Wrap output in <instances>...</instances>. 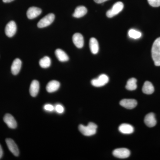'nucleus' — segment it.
<instances>
[{
    "mask_svg": "<svg viewBox=\"0 0 160 160\" xmlns=\"http://www.w3.org/2000/svg\"><path fill=\"white\" fill-rule=\"evenodd\" d=\"M152 57L156 66H160V37L158 38L152 45Z\"/></svg>",
    "mask_w": 160,
    "mask_h": 160,
    "instance_id": "nucleus-1",
    "label": "nucleus"
},
{
    "mask_svg": "<svg viewBox=\"0 0 160 160\" xmlns=\"http://www.w3.org/2000/svg\"><path fill=\"white\" fill-rule=\"evenodd\" d=\"M98 126L93 122H89L87 126L80 125L78 127L80 132L86 136H91L96 134Z\"/></svg>",
    "mask_w": 160,
    "mask_h": 160,
    "instance_id": "nucleus-2",
    "label": "nucleus"
},
{
    "mask_svg": "<svg viewBox=\"0 0 160 160\" xmlns=\"http://www.w3.org/2000/svg\"><path fill=\"white\" fill-rule=\"evenodd\" d=\"M124 8V4L122 2H118L115 3L112 8L106 12L107 17L112 18L118 14Z\"/></svg>",
    "mask_w": 160,
    "mask_h": 160,
    "instance_id": "nucleus-3",
    "label": "nucleus"
},
{
    "mask_svg": "<svg viewBox=\"0 0 160 160\" xmlns=\"http://www.w3.org/2000/svg\"><path fill=\"white\" fill-rule=\"evenodd\" d=\"M109 81V78L106 74L100 75L97 78L94 79L91 81V84L93 86L96 87H102L106 85Z\"/></svg>",
    "mask_w": 160,
    "mask_h": 160,
    "instance_id": "nucleus-4",
    "label": "nucleus"
},
{
    "mask_svg": "<svg viewBox=\"0 0 160 160\" xmlns=\"http://www.w3.org/2000/svg\"><path fill=\"white\" fill-rule=\"evenodd\" d=\"M55 19V15L53 13H49L42 18L38 23V28H42L49 26L53 22Z\"/></svg>",
    "mask_w": 160,
    "mask_h": 160,
    "instance_id": "nucleus-5",
    "label": "nucleus"
},
{
    "mask_svg": "<svg viewBox=\"0 0 160 160\" xmlns=\"http://www.w3.org/2000/svg\"><path fill=\"white\" fill-rule=\"evenodd\" d=\"M112 154L115 157L119 158H126L130 155V152L126 148H119L115 149Z\"/></svg>",
    "mask_w": 160,
    "mask_h": 160,
    "instance_id": "nucleus-6",
    "label": "nucleus"
},
{
    "mask_svg": "<svg viewBox=\"0 0 160 160\" xmlns=\"http://www.w3.org/2000/svg\"><path fill=\"white\" fill-rule=\"evenodd\" d=\"M17 25L14 21L9 22L5 28V32L8 37L11 38L15 34L17 31Z\"/></svg>",
    "mask_w": 160,
    "mask_h": 160,
    "instance_id": "nucleus-7",
    "label": "nucleus"
},
{
    "mask_svg": "<svg viewBox=\"0 0 160 160\" xmlns=\"http://www.w3.org/2000/svg\"><path fill=\"white\" fill-rule=\"evenodd\" d=\"M121 106L127 109H132L137 106L136 100L132 99H124L120 102Z\"/></svg>",
    "mask_w": 160,
    "mask_h": 160,
    "instance_id": "nucleus-8",
    "label": "nucleus"
},
{
    "mask_svg": "<svg viewBox=\"0 0 160 160\" xmlns=\"http://www.w3.org/2000/svg\"><path fill=\"white\" fill-rule=\"evenodd\" d=\"M6 142L10 151L15 156H18L19 154V151L14 141L10 138H7Z\"/></svg>",
    "mask_w": 160,
    "mask_h": 160,
    "instance_id": "nucleus-9",
    "label": "nucleus"
},
{
    "mask_svg": "<svg viewBox=\"0 0 160 160\" xmlns=\"http://www.w3.org/2000/svg\"><path fill=\"white\" fill-rule=\"evenodd\" d=\"M42 10L36 7H30L27 12V16L29 19L38 17L42 13Z\"/></svg>",
    "mask_w": 160,
    "mask_h": 160,
    "instance_id": "nucleus-10",
    "label": "nucleus"
},
{
    "mask_svg": "<svg viewBox=\"0 0 160 160\" xmlns=\"http://www.w3.org/2000/svg\"><path fill=\"white\" fill-rule=\"evenodd\" d=\"M3 120H4V122L7 124V126L9 128L14 129L17 126V123L16 121L11 114L8 113V114L5 115Z\"/></svg>",
    "mask_w": 160,
    "mask_h": 160,
    "instance_id": "nucleus-11",
    "label": "nucleus"
},
{
    "mask_svg": "<svg viewBox=\"0 0 160 160\" xmlns=\"http://www.w3.org/2000/svg\"><path fill=\"white\" fill-rule=\"evenodd\" d=\"M144 122L148 127H153L155 126L157 124V120L154 113L150 112L146 115L144 119Z\"/></svg>",
    "mask_w": 160,
    "mask_h": 160,
    "instance_id": "nucleus-12",
    "label": "nucleus"
},
{
    "mask_svg": "<svg viewBox=\"0 0 160 160\" xmlns=\"http://www.w3.org/2000/svg\"><path fill=\"white\" fill-rule=\"evenodd\" d=\"M72 41L74 45L78 48H82L84 46V38L81 33H75L72 36Z\"/></svg>",
    "mask_w": 160,
    "mask_h": 160,
    "instance_id": "nucleus-13",
    "label": "nucleus"
},
{
    "mask_svg": "<svg viewBox=\"0 0 160 160\" xmlns=\"http://www.w3.org/2000/svg\"><path fill=\"white\" fill-rule=\"evenodd\" d=\"M118 129L120 132L123 134H131L134 132V130L133 126L126 123H124L120 125Z\"/></svg>",
    "mask_w": 160,
    "mask_h": 160,
    "instance_id": "nucleus-14",
    "label": "nucleus"
},
{
    "mask_svg": "<svg viewBox=\"0 0 160 160\" xmlns=\"http://www.w3.org/2000/svg\"><path fill=\"white\" fill-rule=\"evenodd\" d=\"M22 65V61L19 59L16 58L14 60L11 66V72L12 74L16 75L19 72Z\"/></svg>",
    "mask_w": 160,
    "mask_h": 160,
    "instance_id": "nucleus-15",
    "label": "nucleus"
},
{
    "mask_svg": "<svg viewBox=\"0 0 160 160\" xmlns=\"http://www.w3.org/2000/svg\"><path fill=\"white\" fill-rule=\"evenodd\" d=\"M39 83L37 80H33L32 82L29 89V92L30 95L33 97L37 96L39 90Z\"/></svg>",
    "mask_w": 160,
    "mask_h": 160,
    "instance_id": "nucleus-16",
    "label": "nucleus"
},
{
    "mask_svg": "<svg viewBox=\"0 0 160 160\" xmlns=\"http://www.w3.org/2000/svg\"><path fill=\"white\" fill-rule=\"evenodd\" d=\"M60 83L58 81L53 80L50 81L46 86V90L49 92H52L57 91L59 88Z\"/></svg>",
    "mask_w": 160,
    "mask_h": 160,
    "instance_id": "nucleus-17",
    "label": "nucleus"
},
{
    "mask_svg": "<svg viewBox=\"0 0 160 160\" xmlns=\"http://www.w3.org/2000/svg\"><path fill=\"white\" fill-rule=\"evenodd\" d=\"M87 12V9L86 7L84 6H79L76 8L72 16L76 18H82L85 16Z\"/></svg>",
    "mask_w": 160,
    "mask_h": 160,
    "instance_id": "nucleus-18",
    "label": "nucleus"
},
{
    "mask_svg": "<svg viewBox=\"0 0 160 160\" xmlns=\"http://www.w3.org/2000/svg\"><path fill=\"white\" fill-rule=\"evenodd\" d=\"M89 47L92 53L93 54H97L99 51V44L97 40L94 38H90L89 41Z\"/></svg>",
    "mask_w": 160,
    "mask_h": 160,
    "instance_id": "nucleus-19",
    "label": "nucleus"
},
{
    "mask_svg": "<svg viewBox=\"0 0 160 160\" xmlns=\"http://www.w3.org/2000/svg\"><path fill=\"white\" fill-rule=\"evenodd\" d=\"M55 54L57 58L60 62H66L69 59L68 55L62 49H56L55 51Z\"/></svg>",
    "mask_w": 160,
    "mask_h": 160,
    "instance_id": "nucleus-20",
    "label": "nucleus"
},
{
    "mask_svg": "<svg viewBox=\"0 0 160 160\" xmlns=\"http://www.w3.org/2000/svg\"><path fill=\"white\" fill-rule=\"evenodd\" d=\"M142 91L146 94H151L154 92V88L152 84L149 81L144 83L142 87Z\"/></svg>",
    "mask_w": 160,
    "mask_h": 160,
    "instance_id": "nucleus-21",
    "label": "nucleus"
},
{
    "mask_svg": "<svg viewBox=\"0 0 160 160\" xmlns=\"http://www.w3.org/2000/svg\"><path fill=\"white\" fill-rule=\"evenodd\" d=\"M137 80L135 78H131L129 79L127 81L126 86V89L130 91L135 90L137 88Z\"/></svg>",
    "mask_w": 160,
    "mask_h": 160,
    "instance_id": "nucleus-22",
    "label": "nucleus"
},
{
    "mask_svg": "<svg viewBox=\"0 0 160 160\" xmlns=\"http://www.w3.org/2000/svg\"><path fill=\"white\" fill-rule=\"evenodd\" d=\"M39 65L43 68H48L51 65V60L49 57L46 56L41 59L39 61Z\"/></svg>",
    "mask_w": 160,
    "mask_h": 160,
    "instance_id": "nucleus-23",
    "label": "nucleus"
},
{
    "mask_svg": "<svg viewBox=\"0 0 160 160\" xmlns=\"http://www.w3.org/2000/svg\"><path fill=\"white\" fill-rule=\"evenodd\" d=\"M128 35L129 38L135 39L139 38L142 35V33L134 29H130L128 32Z\"/></svg>",
    "mask_w": 160,
    "mask_h": 160,
    "instance_id": "nucleus-24",
    "label": "nucleus"
},
{
    "mask_svg": "<svg viewBox=\"0 0 160 160\" xmlns=\"http://www.w3.org/2000/svg\"><path fill=\"white\" fill-rule=\"evenodd\" d=\"M148 3L152 7L160 6V0H148Z\"/></svg>",
    "mask_w": 160,
    "mask_h": 160,
    "instance_id": "nucleus-25",
    "label": "nucleus"
},
{
    "mask_svg": "<svg viewBox=\"0 0 160 160\" xmlns=\"http://www.w3.org/2000/svg\"><path fill=\"white\" fill-rule=\"evenodd\" d=\"M54 110L58 113H62L65 110L64 107L60 104H58L54 107Z\"/></svg>",
    "mask_w": 160,
    "mask_h": 160,
    "instance_id": "nucleus-26",
    "label": "nucleus"
},
{
    "mask_svg": "<svg viewBox=\"0 0 160 160\" xmlns=\"http://www.w3.org/2000/svg\"><path fill=\"white\" fill-rule=\"evenodd\" d=\"M44 109L46 111L52 112L54 110V107L50 104H46L44 106Z\"/></svg>",
    "mask_w": 160,
    "mask_h": 160,
    "instance_id": "nucleus-27",
    "label": "nucleus"
},
{
    "mask_svg": "<svg viewBox=\"0 0 160 160\" xmlns=\"http://www.w3.org/2000/svg\"><path fill=\"white\" fill-rule=\"evenodd\" d=\"M107 1L108 0H94V2L98 4H101V3H102Z\"/></svg>",
    "mask_w": 160,
    "mask_h": 160,
    "instance_id": "nucleus-28",
    "label": "nucleus"
},
{
    "mask_svg": "<svg viewBox=\"0 0 160 160\" xmlns=\"http://www.w3.org/2000/svg\"><path fill=\"white\" fill-rule=\"evenodd\" d=\"M3 156V150L2 149V146H1V145H0V159L2 158Z\"/></svg>",
    "mask_w": 160,
    "mask_h": 160,
    "instance_id": "nucleus-29",
    "label": "nucleus"
},
{
    "mask_svg": "<svg viewBox=\"0 0 160 160\" xmlns=\"http://www.w3.org/2000/svg\"><path fill=\"white\" fill-rule=\"evenodd\" d=\"M13 1H14V0H3V2L5 3H9L12 2Z\"/></svg>",
    "mask_w": 160,
    "mask_h": 160,
    "instance_id": "nucleus-30",
    "label": "nucleus"
}]
</instances>
